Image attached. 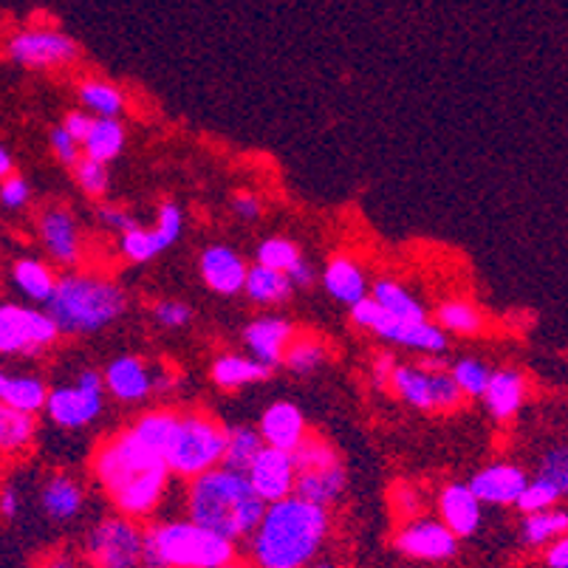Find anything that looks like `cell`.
<instances>
[{
	"label": "cell",
	"instance_id": "obj_1",
	"mask_svg": "<svg viewBox=\"0 0 568 568\" xmlns=\"http://www.w3.org/2000/svg\"><path fill=\"white\" fill-rule=\"evenodd\" d=\"M94 473L119 513L144 518L164 498L173 469L136 433L128 430L97 450Z\"/></svg>",
	"mask_w": 568,
	"mask_h": 568
},
{
	"label": "cell",
	"instance_id": "obj_2",
	"mask_svg": "<svg viewBox=\"0 0 568 568\" xmlns=\"http://www.w3.org/2000/svg\"><path fill=\"white\" fill-rule=\"evenodd\" d=\"M328 509L297 495L268 504L252 535L257 568H306L323 549L328 535Z\"/></svg>",
	"mask_w": 568,
	"mask_h": 568
},
{
	"label": "cell",
	"instance_id": "obj_3",
	"mask_svg": "<svg viewBox=\"0 0 568 568\" xmlns=\"http://www.w3.org/2000/svg\"><path fill=\"white\" fill-rule=\"evenodd\" d=\"M266 509V500L255 493L246 473L215 467L190 481V520L210 531H219L232 544L241 537L255 535Z\"/></svg>",
	"mask_w": 568,
	"mask_h": 568
},
{
	"label": "cell",
	"instance_id": "obj_4",
	"mask_svg": "<svg viewBox=\"0 0 568 568\" xmlns=\"http://www.w3.org/2000/svg\"><path fill=\"white\" fill-rule=\"evenodd\" d=\"M235 546L195 520H170L144 531L142 568H226Z\"/></svg>",
	"mask_w": 568,
	"mask_h": 568
},
{
	"label": "cell",
	"instance_id": "obj_5",
	"mask_svg": "<svg viewBox=\"0 0 568 568\" xmlns=\"http://www.w3.org/2000/svg\"><path fill=\"white\" fill-rule=\"evenodd\" d=\"M125 292L113 281L97 275H63L57 281L49 314L60 332L71 337L97 334L125 312Z\"/></svg>",
	"mask_w": 568,
	"mask_h": 568
},
{
	"label": "cell",
	"instance_id": "obj_6",
	"mask_svg": "<svg viewBox=\"0 0 568 568\" xmlns=\"http://www.w3.org/2000/svg\"><path fill=\"white\" fill-rule=\"evenodd\" d=\"M226 453V427L204 413H179L173 436L164 450V462L175 475L199 478L219 464H224Z\"/></svg>",
	"mask_w": 568,
	"mask_h": 568
},
{
	"label": "cell",
	"instance_id": "obj_7",
	"mask_svg": "<svg viewBox=\"0 0 568 568\" xmlns=\"http://www.w3.org/2000/svg\"><path fill=\"white\" fill-rule=\"evenodd\" d=\"M351 320L363 328H371L376 337L387 343L405 345V348L422 351V354H444L447 351V337L442 325L430 320H399L387 314L374 297H365L356 306H351Z\"/></svg>",
	"mask_w": 568,
	"mask_h": 568
},
{
	"label": "cell",
	"instance_id": "obj_8",
	"mask_svg": "<svg viewBox=\"0 0 568 568\" xmlns=\"http://www.w3.org/2000/svg\"><path fill=\"white\" fill-rule=\"evenodd\" d=\"M7 54L12 63L23 65V69H63V65L77 63L80 43L69 32H63L60 26H49L38 20V23L20 26L18 32L9 38Z\"/></svg>",
	"mask_w": 568,
	"mask_h": 568
},
{
	"label": "cell",
	"instance_id": "obj_9",
	"mask_svg": "<svg viewBox=\"0 0 568 568\" xmlns=\"http://www.w3.org/2000/svg\"><path fill=\"white\" fill-rule=\"evenodd\" d=\"M85 557L94 568H139L144 557V531L133 518H105L88 531Z\"/></svg>",
	"mask_w": 568,
	"mask_h": 568
},
{
	"label": "cell",
	"instance_id": "obj_10",
	"mask_svg": "<svg viewBox=\"0 0 568 568\" xmlns=\"http://www.w3.org/2000/svg\"><path fill=\"white\" fill-rule=\"evenodd\" d=\"M60 334L63 332L49 312L14 306V303H3L0 308V351L7 356L40 354V351L51 348Z\"/></svg>",
	"mask_w": 568,
	"mask_h": 568
},
{
	"label": "cell",
	"instance_id": "obj_11",
	"mask_svg": "<svg viewBox=\"0 0 568 568\" xmlns=\"http://www.w3.org/2000/svg\"><path fill=\"white\" fill-rule=\"evenodd\" d=\"M105 374L97 371H82L77 376V385L54 387L49 394L45 413L57 427L63 430H80L88 427L102 413V394H105Z\"/></svg>",
	"mask_w": 568,
	"mask_h": 568
},
{
	"label": "cell",
	"instance_id": "obj_12",
	"mask_svg": "<svg viewBox=\"0 0 568 568\" xmlns=\"http://www.w3.org/2000/svg\"><path fill=\"white\" fill-rule=\"evenodd\" d=\"M250 481L255 493L261 495L266 504H277L283 498H292L294 484H297V464L294 456L277 447H263L261 456L250 467Z\"/></svg>",
	"mask_w": 568,
	"mask_h": 568
},
{
	"label": "cell",
	"instance_id": "obj_13",
	"mask_svg": "<svg viewBox=\"0 0 568 568\" xmlns=\"http://www.w3.org/2000/svg\"><path fill=\"white\" fill-rule=\"evenodd\" d=\"M458 537L438 520H413L396 537V549L413 560H450L456 555Z\"/></svg>",
	"mask_w": 568,
	"mask_h": 568
},
{
	"label": "cell",
	"instance_id": "obj_14",
	"mask_svg": "<svg viewBox=\"0 0 568 568\" xmlns=\"http://www.w3.org/2000/svg\"><path fill=\"white\" fill-rule=\"evenodd\" d=\"M473 493L481 498V504H498L509 506L518 504L524 489L529 487V478L515 464H489V467L478 469L469 481Z\"/></svg>",
	"mask_w": 568,
	"mask_h": 568
},
{
	"label": "cell",
	"instance_id": "obj_15",
	"mask_svg": "<svg viewBox=\"0 0 568 568\" xmlns=\"http://www.w3.org/2000/svg\"><path fill=\"white\" fill-rule=\"evenodd\" d=\"M294 337H297V334H294V325L281 317H261L244 328L246 348L252 351L255 359L268 365V368L286 363V351Z\"/></svg>",
	"mask_w": 568,
	"mask_h": 568
},
{
	"label": "cell",
	"instance_id": "obj_16",
	"mask_svg": "<svg viewBox=\"0 0 568 568\" xmlns=\"http://www.w3.org/2000/svg\"><path fill=\"white\" fill-rule=\"evenodd\" d=\"M201 277L213 292L219 294H237L246 288V277H250V266L244 257L232 252L230 246H210L201 252Z\"/></svg>",
	"mask_w": 568,
	"mask_h": 568
},
{
	"label": "cell",
	"instance_id": "obj_17",
	"mask_svg": "<svg viewBox=\"0 0 568 568\" xmlns=\"http://www.w3.org/2000/svg\"><path fill=\"white\" fill-rule=\"evenodd\" d=\"M261 436L268 447L277 450L294 453L306 442V418H303L301 407L292 402H275L268 405L261 416Z\"/></svg>",
	"mask_w": 568,
	"mask_h": 568
},
{
	"label": "cell",
	"instance_id": "obj_18",
	"mask_svg": "<svg viewBox=\"0 0 568 568\" xmlns=\"http://www.w3.org/2000/svg\"><path fill=\"white\" fill-rule=\"evenodd\" d=\"M40 237L49 255L57 263H77L80 261V230H77L74 215L65 206H51L40 215Z\"/></svg>",
	"mask_w": 568,
	"mask_h": 568
},
{
	"label": "cell",
	"instance_id": "obj_19",
	"mask_svg": "<svg viewBox=\"0 0 568 568\" xmlns=\"http://www.w3.org/2000/svg\"><path fill=\"white\" fill-rule=\"evenodd\" d=\"M438 515L456 537L475 535L481 524V498L473 493L469 484H450L438 495Z\"/></svg>",
	"mask_w": 568,
	"mask_h": 568
},
{
	"label": "cell",
	"instance_id": "obj_20",
	"mask_svg": "<svg viewBox=\"0 0 568 568\" xmlns=\"http://www.w3.org/2000/svg\"><path fill=\"white\" fill-rule=\"evenodd\" d=\"M105 382L108 390L119 402H142L156 385V379H153L148 365L139 356H116L105 368Z\"/></svg>",
	"mask_w": 568,
	"mask_h": 568
},
{
	"label": "cell",
	"instance_id": "obj_21",
	"mask_svg": "<svg viewBox=\"0 0 568 568\" xmlns=\"http://www.w3.org/2000/svg\"><path fill=\"white\" fill-rule=\"evenodd\" d=\"M323 286L334 301L345 303V306H356L368 297V281H365L363 266L348 255H337L328 261L323 272Z\"/></svg>",
	"mask_w": 568,
	"mask_h": 568
},
{
	"label": "cell",
	"instance_id": "obj_22",
	"mask_svg": "<svg viewBox=\"0 0 568 568\" xmlns=\"http://www.w3.org/2000/svg\"><path fill=\"white\" fill-rule=\"evenodd\" d=\"M345 484H348L345 467L343 464H332V467H320V469H306V473H297L294 495L328 509V506H332L334 500L345 493Z\"/></svg>",
	"mask_w": 568,
	"mask_h": 568
},
{
	"label": "cell",
	"instance_id": "obj_23",
	"mask_svg": "<svg viewBox=\"0 0 568 568\" xmlns=\"http://www.w3.org/2000/svg\"><path fill=\"white\" fill-rule=\"evenodd\" d=\"M524 399H526L524 374L515 368L495 371L493 382H489V387H487V394H484L487 410L493 413L498 422H506V418H513L515 413L520 410Z\"/></svg>",
	"mask_w": 568,
	"mask_h": 568
},
{
	"label": "cell",
	"instance_id": "obj_24",
	"mask_svg": "<svg viewBox=\"0 0 568 568\" xmlns=\"http://www.w3.org/2000/svg\"><path fill=\"white\" fill-rule=\"evenodd\" d=\"M12 283L23 297L34 303H45L54 297L57 288V277L45 263H40L38 257H18L12 263Z\"/></svg>",
	"mask_w": 568,
	"mask_h": 568
},
{
	"label": "cell",
	"instance_id": "obj_25",
	"mask_svg": "<svg viewBox=\"0 0 568 568\" xmlns=\"http://www.w3.org/2000/svg\"><path fill=\"white\" fill-rule=\"evenodd\" d=\"M82 500H85L82 487L69 475H51L43 484V493H40L43 513L51 520H71L82 509Z\"/></svg>",
	"mask_w": 568,
	"mask_h": 568
},
{
	"label": "cell",
	"instance_id": "obj_26",
	"mask_svg": "<svg viewBox=\"0 0 568 568\" xmlns=\"http://www.w3.org/2000/svg\"><path fill=\"white\" fill-rule=\"evenodd\" d=\"M49 387L43 385V379L38 376H12L3 374L0 376V399L3 405L14 407V410L23 413H38L45 410L49 405Z\"/></svg>",
	"mask_w": 568,
	"mask_h": 568
},
{
	"label": "cell",
	"instance_id": "obj_27",
	"mask_svg": "<svg viewBox=\"0 0 568 568\" xmlns=\"http://www.w3.org/2000/svg\"><path fill=\"white\" fill-rule=\"evenodd\" d=\"M272 368L263 365L261 359L255 356H237V354H226L221 359H215L213 365V382L224 390H235V387L244 385H255V382L268 379Z\"/></svg>",
	"mask_w": 568,
	"mask_h": 568
},
{
	"label": "cell",
	"instance_id": "obj_28",
	"mask_svg": "<svg viewBox=\"0 0 568 568\" xmlns=\"http://www.w3.org/2000/svg\"><path fill=\"white\" fill-rule=\"evenodd\" d=\"M390 390L416 410H436V405H433V374L422 365H399L394 379H390Z\"/></svg>",
	"mask_w": 568,
	"mask_h": 568
},
{
	"label": "cell",
	"instance_id": "obj_29",
	"mask_svg": "<svg viewBox=\"0 0 568 568\" xmlns=\"http://www.w3.org/2000/svg\"><path fill=\"white\" fill-rule=\"evenodd\" d=\"M263 447H266V442H263L261 430H252V427L241 425L226 427V453L221 467L235 469V473H250V467L261 456Z\"/></svg>",
	"mask_w": 568,
	"mask_h": 568
},
{
	"label": "cell",
	"instance_id": "obj_30",
	"mask_svg": "<svg viewBox=\"0 0 568 568\" xmlns=\"http://www.w3.org/2000/svg\"><path fill=\"white\" fill-rule=\"evenodd\" d=\"M294 283L288 277V272H281V268H268L263 263H255L250 266V277H246V288L255 303H283L288 301Z\"/></svg>",
	"mask_w": 568,
	"mask_h": 568
},
{
	"label": "cell",
	"instance_id": "obj_31",
	"mask_svg": "<svg viewBox=\"0 0 568 568\" xmlns=\"http://www.w3.org/2000/svg\"><path fill=\"white\" fill-rule=\"evenodd\" d=\"M34 436H38L34 413L14 410V407L7 405L0 407V444H3V453H7V456L29 450Z\"/></svg>",
	"mask_w": 568,
	"mask_h": 568
},
{
	"label": "cell",
	"instance_id": "obj_32",
	"mask_svg": "<svg viewBox=\"0 0 568 568\" xmlns=\"http://www.w3.org/2000/svg\"><path fill=\"white\" fill-rule=\"evenodd\" d=\"M371 297H374L387 314H394V317L399 320H427V308L396 281H387V277L376 281L374 288H371Z\"/></svg>",
	"mask_w": 568,
	"mask_h": 568
},
{
	"label": "cell",
	"instance_id": "obj_33",
	"mask_svg": "<svg viewBox=\"0 0 568 568\" xmlns=\"http://www.w3.org/2000/svg\"><path fill=\"white\" fill-rule=\"evenodd\" d=\"M125 148V128L119 125L116 116H97L91 136L82 144L85 156L97 159V162H113Z\"/></svg>",
	"mask_w": 568,
	"mask_h": 568
},
{
	"label": "cell",
	"instance_id": "obj_34",
	"mask_svg": "<svg viewBox=\"0 0 568 568\" xmlns=\"http://www.w3.org/2000/svg\"><path fill=\"white\" fill-rule=\"evenodd\" d=\"M77 97H80V102L85 105V111L97 113V116H119L122 108H125V94H122L116 85L102 80L80 82Z\"/></svg>",
	"mask_w": 568,
	"mask_h": 568
},
{
	"label": "cell",
	"instance_id": "obj_35",
	"mask_svg": "<svg viewBox=\"0 0 568 568\" xmlns=\"http://www.w3.org/2000/svg\"><path fill=\"white\" fill-rule=\"evenodd\" d=\"M562 535H568V509H546V513L526 515L524 540L529 546L555 544Z\"/></svg>",
	"mask_w": 568,
	"mask_h": 568
},
{
	"label": "cell",
	"instance_id": "obj_36",
	"mask_svg": "<svg viewBox=\"0 0 568 568\" xmlns=\"http://www.w3.org/2000/svg\"><path fill=\"white\" fill-rule=\"evenodd\" d=\"M436 320L444 332L462 334V337H475V334H481L484 328L481 312H478L473 303H464V301L442 303L436 312Z\"/></svg>",
	"mask_w": 568,
	"mask_h": 568
},
{
	"label": "cell",
	"instance_id": "obj_37",
	"mask_svg": "<svg viewBox=\"0 0 568 568\" xmlns=\"http://www.w3.org/2000/svg\"><path fill=\"white\" fill-rule=\"evenodd\" d=\"M175 418H179V413H173V410L148 413V416H142L136 425H133V433H136V436L142 438L148 447H153V450L164 458L168 442H170V436H173Z\"/></svg>",
	"mask_w": 568,
	"mask_h": 568
},
{
	"label": "cell",
	"instance_id": "obj_38",
	"mask_svg": "<svg viewBox=\"0 0 568 568\" xmlns=\"http://www.w3.org/2000/svg\"><path fill=\"white\" fill-rule=\"evenodd\" d=\"M325 356H328L325 343H320L312 334H303V337H294L292 345H288L286 365L294 374H312L325 363Z\"/></svg>",
	"mask_w": 568,
	"mask_h": 568
},
{
	"label": "cell",
	"instance_id": "obj_39",
	"mask_svg": "<svg viewBox=\"0 0 568 568\" xmlns=\"http://www.w3.org/2000/svg\"><path fill=\"white\" fill-rule=\"evenodd\" d=\"M493 374L495 371L487 363H481V359H458L453 365V376H456L458 387L469 399H484L489 382H493Z\"/></svg>",
	"mask_w": 568,
	"mask_h": 568
},
{
	"label": "cell",
	"instance_id": "obj_40",
	"mask_svg": "<svg viewBox=\"0 0 568 568\" xmlns=\"http://www.w3.org/2000/svg\"><path fill=\"white\" fill-rule=\"evenodd\" d=\"M560 498L562 493L557 489V484H551L549 478H544V475H537L535 481H529V487L524 489V495H520V500L515 506H518L520 513L535 515V513H546V509H555Z\"/></svg>",
	"mask_w": 568,
	"mask_h": 568
},
{
	"label": "cell",
	"instance_id": "obj_41",
	"mask_svg": "<svg viewBox=\"0 0 568 568\" xmlns=\"http://www.w3.org/2000/svg\"><path fill=\"white\" fill-rule=\"evenodd\" d=\"M74 179L80 184V190L91 199H102L111 187V175H108V164L97 162L91 156H82L74 168Z\"/></svg>",
	"mask_w": 568,
	"mask_h": 568
},
{
	"label": "cell",
	"instance_id": "obj_42",
	"mask_svg": "<svg viewBox=\"0 0 568 568\" xmlns=\"http://www.w3.org/2000/svg\"><path fill=\"white\" fill-rule=\"evenodd\" d=\"M294 464H297V473H306V469H320V467H332V464H339L337 453L328 442L317 436H306V442L292 453Z\"/></svg>",
	"mask_w": 568,
	"mask_h": 568
},
{
	"label": "cell",
	"instance_id": "obj_43",
	"mask_svg": "<svg viewBox=\"0 0 568 568\" xmlns=\"http://www.w3.org/2000/svg\"><path fill=\"white\" fill-rule=\"evenodd\" d=\"M119 246H122V255L133 263L151 261V257L162 255L164 252L162 244H159L156 230H142V226L125 232V235H122V241H119Z\"/></svg>",
	"mask_w": 568,
	"mask_h": 568
},
{
	"label": "cell",
	"instance_id": "obj_44",
	"mask_svg": "<svg viewBox=\"0 0 568 568\" xmlns=\"http://www.w3.org/2000/svg\"><path fill=\"white\" fill-rule=\"evenodd\" d=\"M301 261V250L288 241V237H268L257 246V263L268 268H281V272H288L294 263Z\"/></svg>",
	"mask_w": 568,
	"mask_h": 568
},
{
	"label": "cell",
	"instance_id": "obj_45",
	"mask_svg": "<svg viewBox=\"0 0 568 568\" xmlns=\"http://www.w3.org/2000/svg\"><path fill=\"white\" fill-rule=\"evenodd\" d=\"M537 475L549 478L551 484H557V489H560L562 495H568V444L546 453V456L540 458V469H537Z\"/></svg>",
	"mask_w": 568,
	"mask_h": 568
},
{
	"label": "cell",
	"instance_id": "obj_46",
	"mask_svg": "<svg viewBox=\"0 0 568 568\" xmlns=\"http://www.w3.org/2000/svg\"><path fill=\"white\" fill-rule=\"evenodd\" d=\"M182 210H179V204H173V201H168V204L159 206V224H156V237L159 244H162V250H168V246H173L175 241H179V235H182Z\"/></svg>",
	"mask_w": 568,
	"mask_h": 568
},
{
	"label": "cell",
	"instance_id": "obj_47",
	"mask_svg": "<svg viewBox=\"0 0 568 568\" xmlns=\"http://www.w3.org/2000/svg\"><path fill=\"white\" fill-rule=\"evenodd\" d=\"M49 142H51V151H54L57 162L69 164V168H77V162H80V159L85 156V153L80 151L82 144L77 142V139L71 136V133L65 131L63 125H60V128H54V131H51Z\"/></svg>",
	"mask_w": 568,
	"mask_h": 568
},
{
	"label": "cell",
	"instance_id": "obj_48",
	"mask_svg": "<svg viewBox=\"0 0 568 568\" xmlns=\"http://www.w3.org/2000/svg\"><path fill=\"white\" fill-rule=\"evenodd\" d=\"M153 314H156V320L164 328H184V325L190 323V317H193L187 303L179 301H159L156 306H153Z\"/></svg>",
	"mask_w": 568,
	"mask_h": 568
},
{
	"label": "cell",
	"instance_id": "obj_49",
	"mask_svg": "<svg viewBox=\"0 0 568 568\" xmlns=\"http://www.w3.org/2000/svg\"><path fill=\"white\" fill-rule=\"evenodd\" d=\"M29 195H32V190H29V182H26V179H20V175H9V179H3L0 201H3L7 210H20V206H26L29 204Z\"/></svg>",
	"mask_w": 568,
	"mask_h": 568
},
{
	"label": "cell",
	"instance_id": "obj_50",
	"mask_svg": "<svg viewBox=\"0 0 568 568\" xmlns=\"http://www.w3.org/2000/svg\"><path fill=\"white\" fill-rule=\"evenodd\" d=\"M97 215H100L102 226H108V230L119 232V235H125V232L136 230V226H139L136 219H133V215L128 213V210H122V206L105 204V206H100V210H97Z\"/></svg>",
	"mask_w": 568,
	"mask_h": 568
},
{
	"label": "cell",
	"instance_id": "obj_51",
	"mask_svg": "<svg viewBox=\"0 0 568 568\" xmlns=\"http://www.w3.org/2000/svg\"><path fill=\"white\" fill-rule=\"evenodd\" d=\"M94 122H97V119L91 116V113H85V111H71L69 116H65L63 128L71 133V136L77 139V142L85 144L88 136H91V128H94Z\"/></svg>",
	"mask_w": 568,
	"mask_h": 568
},
{
	"label": "cell",
	"instance_id": "obj_52",
	"mask_svg": "<svg viewBox=\"0 0 568 568\" xmlns=\"http://www.w3.org/2000/svg\"><path fill=\"white\" fill-rule=\"evenodd\" d=\"M232 210H235L241 219L255 221V219H261L263 204L255 193H235V199H232Z\"/></svg>",
	"mask_w": 568,
	"mask_h": 568
},
{
	"label": "cell",
	"instance_id": "obj_53",
	"mask_svg": "<svg viewBox=\"0 0 568 568\" xmlns=\"http://www.w3.org/2000/svg\"><path fill=\"white\" fill-rule=\"evenodd\" d=\"M396 368H399V363H396L394 356L390 354H379L374 359V368H371V376H374L376 385L385 390V387H390V379H394Z\"/></svg>",
	"mask_w": 568,
	"mask_h": 568
},
{
	"label": "cell",
	"instance_id": "obj_54",
	"mask_svg": "<svg viewBox=\"0 0 568 568\" xmlns=\"http://www.w3.org/2000/svg\"><path fill=\"white\" fill-rule=\"evenodd\" d=\"M394 495H396V509H399L402 515H407V518H410V515H416L418 513V493L413 487H407V484H402V487H396L394 489Z\"/></svg>",
	"mask_w": 568,
	"mask_h": 568
},
{
	"label": "cell",
	"instance_id": "obj_55",
	"mask_svg": "<svg viewBox=\"0 0 568 568\" xmlns=\"http://www.w3.org/2000/svg\"><path fill=\"white\" fill-rule=\"evenodd\" d=\"M288 277H292L294 288H308L314 283V266L301 257V261H297L292 268H288Z\"/></svg>",
	"mask_w": 568,
	"mask_h": 568
},
{
	"label": "cell",
	"instance_id": "obj_56",
	"mask_svg": "<svg viewBox=\"0 0 568 568\" xmlns=\"http://www.w3.org/2000/svg\"><path fill=\"white\" fill-rule=\"evenodd\" d=\"M546 562H549V568H568V535H562L560 540L549 546Z\"/></svg>",
	"mask_w": 568,
	"mask_h": 568
},
{
	"label": "cell",
	"instance_id": "obj_57",
	"mask_svg": "<svg viewBox=\"0 0 568 568\" xmlns=\"http://www.w3.org/2000/svg\"><path fill=\"white\" fill-rule=\"evenodd\" d=\"M0 513H3L7 520H12L18 515V489H3V495H0Z\"/></svg>",
	"mask_w": 568,
	"mask_h": 568
},
{
	"label": "cell",
	"instance_id": "obj_58",
	"mask_svg": "<svg viewBox=\"0 0 568 568\" xmlns=\"http://www.w3.org/2000/svg\"><path fill=\"white\" fill-rule=\"evenodd\" d=\"M0 175H3V179H9V175H12V156H9L7 148L0 151Z\"/></svg>",
	"mask_w": 568,
	"mask_h": 568
},
{
	"label": "cell",
	"instance_id": "obj_59",
	"mask_svg": "<svg viewBox=\"0 0 568 568\" xmlns=\"http://www.w3.org/2000/svg\"><path fill=\"white\" fill-rule=\"evenodd\" d=\"M54 568H71V566H69V557H57Z\"/></svg>",
	"mask_w": 568,
	"mask_h": 568
},
{
	"label": "cell",
	"instance_id": "obj_60",
	"mask_svg": "<svg viewBox=\"0 0 568 568\" xmlns=\"http://www.w3.org/2000/svg\"><path fill=\"white\" fill-rule=\"evenodd\" d=\"M314 568H328V566H314Z\"/></svg>",
	"mask_w": 568,
	"mask_h": 568
},
{
	"label": "cell",
	"instance_id": "obj_61",
	"mask_svg": "<svg viewBox=\"0 0 568 568\" xmlns=\"http://www.w3.org/2000/svg\"><path fill=\"white\" fill-rule=\"evenodd\" d=\"M226 568H241V566H226Z\"/></svg>",
	"mask_w": 568,
	"mask_h": 568
}]
</instances>
